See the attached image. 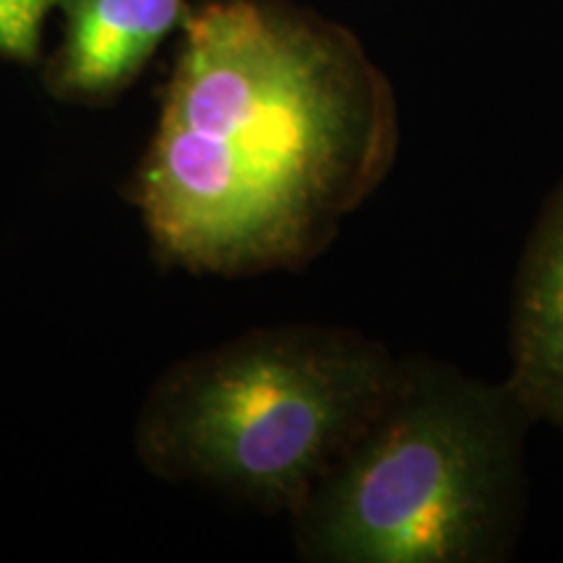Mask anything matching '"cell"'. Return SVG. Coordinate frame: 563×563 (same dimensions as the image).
Segmentation results:
<instances>
[{"instance_id": "obj_3", "label": "cell", "mask_w": 563, "mask_h": 563, "mask_svg": "<svg viewBox=\"0 0 563 563\" xmlns=\"http://www.w3.org/2000/svg\"><path fill=\"white\" fill-rule=\"evenodd\" d=\"M399 365L352 329H253L162 373L141 405L136 454L162 481L295 514L382 412Z\"/></svg>"}, {"instance_id": "obj_1", "label": "cell", "mask_w": 563, "mask_h": 563, "mask_svg": "<svg viewBox=\"0 0 563 563\" xmlns=\"http://www.w3.org/2000/svg\"><path fill=\"white\" fill-rule=\"evenodd\" d=\"M397 100L355 34L287 0L188 11L133 173L162 264L253 277L298 269L397 157Z\"/></svg>"}, {"instance_id": "obj_5", "label": "cell", "mask_w": 563, "mask_h": 563, "mask_svg": "<svg viewBox=\"0 0 563 563\" xmlns=\"http://www.w3.org/2000/svg\"><path fill=\"white\" fill-rule=\"evenodd\" d=\"M506 382L534 422L563 431V183L548 199L519 264Z\"/></svg>"}, {"instance_id": "obj_6", "label": "cell", "mask_w": 563, "mask_h": 563, "mask_svg": "<svg viewBox=\"0 0 563 563\" xmlns=\"http://www.w3.org/2000/svg\"><path fill=\"white\" fill-rule=\"evenodd\" d=\"M66 0H0V58L34 63L53 11Z\"/></svg>"}, {"instance_id": "obj_4", "label": "cell", "mask_w": 563, "mask_h": 563, "mask_svg": "<svg viewBox=\"0 0 563 563\" xmlns=\"http://www.w3.org/2000/svg\"><path fill=\"white\" fill-rule=\"evenodd\" d=\"M66 34L45 66L53 97L100 108L123 95L188 16L186 0H66Z\"/></svg>"}, {"instance_id": "obj_2", "label": "cell", "mask_w": 563, "mask_h": 563, "mask_svg": "<svg viewBox=\"0 0 563 563\" xmlns=\"http://www.w3.org/2000/svg\"><path fill=\"white\" fill-rule=\"evenodd\" d=\"M532 422L509 382L402 361L382 412L292 514L298 553L321 563L509 559Z\"/></svg>"}]
</instances>
